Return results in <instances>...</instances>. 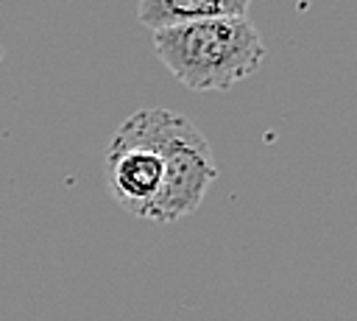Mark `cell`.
Masks as SVG:
<instances>
[{
	"label": "cell",
	"instance_id": "cell-1",
	"mask_svg": "<svg viewBox=\"0 0 357 321\" xmlns=\"http://www.w3.org/2000/svg\"><path fill=\"white\" fill-rule=\"evenodd\" d=\"M156 59L192 92H220L251 78L268 50L248 17H212L153 31Z\"/></svg>",
	"mask_w": 357,
	"mask_h": 321
},
{
	"label": "cell",
	"instance_id": "cell-2",
	"mask_svg": "<svg viewBox=\"0 0 357 321\" xmlns=\"http://www.w3.org/2000/svg\"><path fill=\"white\" fill-rule=\"evenodd\" d=\"M142 126L165 162V184L148 212L153 223H173L192 215L218 176L215 154L201 128L170 109H139Z\"/></svg>",
	"mask_w": 357,
	"mask_h": 321
},
{
	"label": "cell",
	"instance_id": "cell-3",
	"mask_svg": "<svg viewBox=\"0 0 357 321\" xmlns=\"http://www.w3.org/2000/svg\"><path fill=\"white\" fill-rule=\"evenodd\" d=\"M103 167L109 195L134 218L148 221L165 184V162L148 137L139 112L128 114L112 134Z\"/></svg>",
	"mask_w": 357,
	"mask_h": 321
},
{
	"label": "cell",
	"instance_id": "cell-4",
	"mask_svg": "<svg viewBox=\"0 0 357 321\" xmlns=\"http://www.w3.org/2000/svg\"><path fill=\"white\" fill-rule=\"evenodd\" d=\"M251 0H139L137 20L151 28H173L212 17H245Z\"/></svg>",
	"mask_w": 357,
	"mask_h": 321
}]
</instances>
